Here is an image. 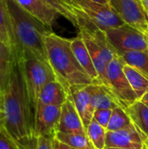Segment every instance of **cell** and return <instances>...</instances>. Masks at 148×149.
I'll use <instances>...</instances> for the list:
<instances>
[{"label":"cell","instance_id":"e0dca14e","mask_svg":"<svg viewBox=\"0 0 148 149\" xmlns=\"http://www.w3.org/2000/svg\"><path fill=\"white\" fill-rule=\"evenodd\" d=\"M92 107L96 109H112L121 107L113 93L104 85L92 84Z\"/></svg>","mask_w":148,"mask_h":149},{"label":"cell","instance_id":"83f0119b","mask_svg":"<svg viewBox=\"0 0 148 149\" xmlns=\"http://www.w3.org/2000/svg\"><path fill=\"white\" fill-rule=\"evenodd\" d=\"M55 136L35 137L31 149H53V139Z\"/></svg>","mask_w":148,"mask_h":149},{"label":"cell","instance_id":"9a60e30c","mask_svg":"<svg viewBox=\"0 0 148 149\" xmlns=\"http://www.w3.org/2000/svg\"><path fill=\"white\" fill-rule=\"evenodd\" d=\"M69 94L70 93H67L62 84L58 80L49 82L41 91L38 100L37 107L48 105L62 107Z\"/></svg>","mask_w":148,"mask_h":149},{"label":"cell","instance_id":"f546056e","mask_svg":"<svg viewBox=\"0 0 148 149\" xmlns=\"http://www.w3.org/2000/svg\"><path fill=\"white\" fill-rule=\"evenodd\" d=\"M140 100L141 102H143L145 105H147L148 107V92L147 93H145V94L140 99Z\"/></svg>","mask_w":148,"mask_h":149},{"label":"cell","instance_id":"7c38bea8","mask_svg":"<svg viewBox=\"0 0 148 149\" xmlns=\"http://www.w3.org/2000/svg\"><path fill=\"white\" fill-rule=\"evenodd\" d=\"M92 86V84L88 86H74L70 89V94L72 96L75 107L85 129L92 120L95 111L91 103Z\"/></svg>","mask_w":148,"mask_h":149},{"label":"cell","instance_id":"ac0fdd59","mask_svg":"<svg viewBox=\"0 0 148 149\" xmlns=\"http://www.w3.org/2000/svg\"><path fill=\"white\" fill-rule=\"evenodd\" d=\"M133 124L140 131L145 140L148 139V107L140 100L126 109Z\"/></svg>","mask_w":148,"mask_h":149},{"label":"cell","instance_id":"f1b7e54d","mask_svg":"<svg viewBox=\"0 0 148 149\" xmlns=\"http://www.w3.org/2000/svg\"><path fill=\"white\" fill-rule=\"evenodd\" d=\"M53 149H76L66 145V144H64L62 143L61 141H59L58 140H57L55 137L53 139Z\"/></svg>","mask_w":148,"mask_h":149},{"label":"cell","instance_id":"44dd1931","mask_svg":"<svg viewBox=\"0 0 148 149\" xmlns=\"http://www.w3.org/2000/svg\"><path fill=\"white\" fill-rule=\"evenodd\" d=\"M125 62L148 79V51H129L120 55Z\"/></svg>","mask_w":148,"mask_h":149},{"label":"cell","instance_id":"484cf974","mask_svg":"<svg viewBox=\"0 0 148 149\" xmlns=\"http://www.w3.org/2000/svg\"><path fill=\"white\" fill-rule=\"evenodd\" d=\"M0 149H20L17 142L5 130L2 122L0 123Z\"/></svg>","mask_w":148,"mask_h":149},{"label":"cell","instance_id":"6da1fadb","mask_svg":"<svg viewBox=\"0 0 148 149\" xmlns=\"http://www.w3.org/2000/svg\"><path fill=\"white\" fill-rule=\"evenodd\" d=\"M3 127L20 149H31L35 139V110L31 104L23 67L17 61L9 83L2 93Z\"/></svg>","mask_w":148,"mask_h":149},{"label":"cell","instance_id":"d6986e66","mask_svg":"<svg viewBox=\"0 0 148 149\" xmlns=\"http://www.w3.org/2000/svg\"><path fill=\"white\" fill-rule=\"evenodd\" d=\"M0 40L14 51V36L6 0H0Z\"/></svg>","mask_w":148,"mask_h":149},{"label":"cell","instance_id":"d590c367","mask_svg":"<svg viewBox=\"0 0 148 149\" xmlns=\"http://www.w3.org/2000/svg\"><path fill=\"white\" fill-rule=\"evenodd\" d=\"M146 36H147V43H148V32L146 34Z\"/></svg>","mask_w":148,"mask_h":149},{"label":"cell","instance_id":"8fae6325","mask_svg":"<svg viewBox=\"0 0 148 149\" xmlns=\"http://www.w3.org/2000/svg\"><path fill=\"white\" fill-rule=\"evenodd\" d=\"M58 132L65 134H86L82 120L75 107L72 96L69 94L65 102L61 107V114Z\"/></svg>","mask_w":148,"mask_h":149},{"label":"cell","instance_id":"30bf717a","mask_svg":"<svg viewBox=\"0 0 148 149\" xmlns=\"http://www.w3.org/2000/svg\"><path fill=\"white\" fill-rule=\"evenodd\" d=\"M147 141L134 125L119 131H106V148L144 149Z\"/></svg>","mask_w":148,"mask_h":149},{"label":"cell","instance_id":"4dcf8cb0","mask_svg":"<svg viewBox=\"0 0 148 149\" xmlns=\"http://www.w3.org/2000/svg\"><path fill=\"white\" fill-rule=\"evenodd\" d=\"M142 3H143V6L146 10V11L147 12L148 14V0H141Z\"/></svg>","mask_w":148,"mask_h":149},{"label":"cell","instance_id":"d6a6232c","mask_svg":"<svg viewBox=\"0 0 148 149\" xmlns=\"http://www.w3.org/2000/svg\"><path fill=\"white\" fill-rule=\"evenodd\" d=\"M3 118H4L3 111V109L0 107V123H1V122H3Z\"/></svg>","mask_w":148,"mask_h":149},{"label":"cell","instance_id":"277c9868","mask_svg":"<svg viewBox=\"0 0 148 149\" xmlns=\"http://www.w3.org/2000/svg\"><path fill=\"white\" fill-rule=\"evenodd\" d=\"M21 63L28 93L36 111L39 94L43 88L49 83L57 80V77L49 62L36 58L18 61Z\"/></svg>","mask_w":148,"mask_h":149},{"label":"cell","instance_id":"52a82bcc","mask_svg":"<svg viewBox=\"0 0 148 149\" xmlns=\"http://www.w3.org/2000/svg\"><path fill=\"white\" fill-rule=\"evenodd\" d=\"M70 5L81 10L103 31L126 24L111 5L92 0H65Z\"/></svg>","mask_w":148,"mask_h":149},{"label":"cell","instance_id":"9c48e42d","mask_svg":"<svg viewBox=\"0 0 148 149\" xmlns=\"http://www.w3.org/2000/svg\"><path fill=\"white\" fill-rule=\"evenodd\" d=\"M61 114V107L41 106L37 107L35 111V137L55 136L58 132Z\"/></svg>","mask_w":148,"mask_h":149},{"label":"cell","instance_id":"2e32d148","mask_svg":"<svg viewBox=\"0 0 148 149\" xmlns=\"http://www.w3.org/2000/svg\"><path fill=\"white\" fill-rule=\"evenodd\" d=\"M17 64V58L11 47L0 40V92L5 90L14 67Z\"/></svg>","mask_w":148,"mask_h":149},{"label":"cell","instance_id":"d4e9b609","mask_svg":"<svg viewBox=\"0 0 148 149\" xmlns=\"http://www.w3.org/2000/svg\"><path fill=\"white\" fill-rule=\"evenodd\" d=\"M51 7L57 10L59 14L70 21L74 26L78 27V18L72 6L65 0H44Z\"/></svg>","mask_w":148,"mask_h":149},{"label":"cell","instance_id":"e575fe53","mask_svg":"<svg viewBox=\"0 0 148 149\" xmlns=\"http://www.w3.org/2000/svg\"><path fill=\"white\" fill-rule=\"evenodd\" d=\"M0 107L2 108V93L0 92Z\"/></svg>","mask_w":148,"mask_h":149},{"label":"cell","instance_id":"836d02e7","mask_svg":"<svg viewBox=\"0 0 148 149\" xmlns=\"http://www.w3.org/2000/svg\"><path fill=\"white\" fill-rule=\"evenodd\" d=\"M105 149H131V148H106ZM144 149H148V144L147 145V147Z\"/></svg>","mask_w":148,"mask_h":149},{"label":"cell","instance_id":"4fadbf2b","mask_svg":"<svg viewBox=\"0 0 148 149\" xmlns=\"http://www.w3.org/2000/svg\"><path fill=\"white\" fill-rule=\"evenodd\" d=\"M17 3L31 15L51 28L56 18L61 16L59 12L44 0H16Z\"/></svg>","mask_w":148,"mask_h":149},{"label":"cell","instance_id":"7a4b0ae2","mask_svg":"<svg viewBox=\"0 0 148 149\" xmlns=\"http://www.w3.org/2000/svg\"><path fill=\"white\" fill-rule=\"evenodd\" d=\"M11 20L17 61L30 58L48 61L44 39L52 32L40 20L24 10L16 0H6Z\"/></svg>","mask_w":148,"mask_h":149},{"label":"cell","instance_id":"ffe728a7","mask_svg":"<svg viewBox=\"0 0 148 149\" xmlns=\"http://www.w3.org/2000/svg\"><path fill=\"white\" fill-rule=\"evenodd\" d=\"M124 72L129 84L134 91L138 100L148 92V79L133 66L126 64L123 67Z\"/></svg>","mask_w":148,"mask_h":149},{"label":"cell","instance_id":"7402d4cb","mask_svg":"<svg viewBox=\"0 0 148 149\" xmlns=\"http://www.w3.org/2000/svg\"><path fill=\"white\" fill-rule=\"evenodd\" d=\"M55 138L64 144L76 149H95L87 134L57 132Z\"/></svg>","mask_w":148,"mask_h":149},{"label":"cell","instance_id":"4316f807","mask_svg":"<svg viewBox=\"0 0 148 149\" xmlns=\"http://www.w3.org/2000/svg\"><path fill=\"white\" fill-rule=\"evenodd\" d=\"M112 109H96L93 113V120L104 128H107L108 123L112 116Z\"/></svg>","mask_w":148,"mask_h":149},{"label":"cell","instance_id":"5bb4252c","mask_svg":"<svg viewBox=\"0 0 148 149\" xmlns=\"http://www.w3.org/2000/svg\"><path fill=\"white\" fill-rule=\"evenodd\" d=\"M72 49L79 63L81 65L84 70L87 72V74L92 79L94 83L96 85H102L99 80V74L93 64L91 54L83 38L80 36L72 39Z\"/></svg>","mask_w":148,"mask_h":149},{"label":"cell","instance_id":"8d00e7d4","mask_svg":"<svg viewBox=\"0 0 148 149\" xmlns=\"http://www.w3.org/2000/svg\"><path fill=\"white\" fill-rule=\"evenodd\" d=\"M147 144H148V139H147Z\"/></svg>","mask_w":148,"mask_h":149},{"label":"cell","instance_id":"5b68a950","mask_svg":"<svg viewBox=\"0 0 148 149\" xmlns=\"http://www.w3.org/2000/svg\"><path fill=\"white\" fill-rule=\"evenodd\" d=\"M126 64L125 60L117 54L107 65V76L111 91L124 109L138 100L124 72L123 67Z\"/></svg>","mask_w":148,"mask_h":149},{"label":"cell","instance_id":"603a6c76","mask_svg":"<svg viewBox=\"0 0 148 149\" xmlns=\"http://www.w3.org/2000/svg\"><path fill=\"white\" fill-rule=\"evenodd\" d=\"M133 125V124L130 117L126 113V109L121 107H118L113 110L106 131H119L127 128Z\"/></svg>","mask_w":148,"mask_h":149},{"label":"cell","instance_id":"cb8c5ba5","mask_svg":"<svg viewBox=\"0 0 148 149\" xmlns=\"http://www.w3.org/2000/svg\"><path fill=\"white\" fill-rule=\"evenodd\" d=\"M86 134L95 149L106 148V129L101 127L93 119L86 128Z\"/></svg>","mask_w":148,"mask_h":149},{"label":"cell","instance_id":"1f68e13d","mask_svg":"<svg viewBox=\"0 0 148 149\" xmlns=\"http://www.w3.org/2000/svg\"><path fill=\"white\" fill-rule=\"evenodd\" d=\"M94 2H98L100 3H104V4H108L109 3V0H92Z\"/></svg>","mask_w":148,"mask_h":149},{"label":"cell","instance_id":"8992f818","mask_svg":"<svg viewBox=\"0 0 148 149\" xmlns=\"http://www.w3.org/2000/svg\"><path fill=\"white\" fill-rule=\"evenodd\" d=\"M106 35L119 55L129 51H148L146 34L127 24L107 29Z\"/></svg>","mask_w":148,"mask_h":149},{"label":"cell","instance_id":"ba28073f","mask_svg":"<svg viewBox=\"0 0 148 149\" xmlns=\"http://www.w3.org/2000/svg\"><path fill=\"white\" fill-rule=\"evenodd\" d=\"M109 4L126 24L147 33L148 14L141 0H109Z\"/></svg>","mask_w":148,"mask_h":149},{"label":"cell","instance_id":"3957f363","mask_svg":"<svg viewBox=\"0 0 148 149\" xmlns=\"http://www.w3.org/2000/svg\"><path fill=\"white\" fill-rule=\"evenodd\" d=\"M44 44L49 64L57 80L68 93L72 87L95 84L76 58L72 49V40L51 32L46 35Z\"/></svg>","mask_w":148,"mask_h":149}]
</instances>
